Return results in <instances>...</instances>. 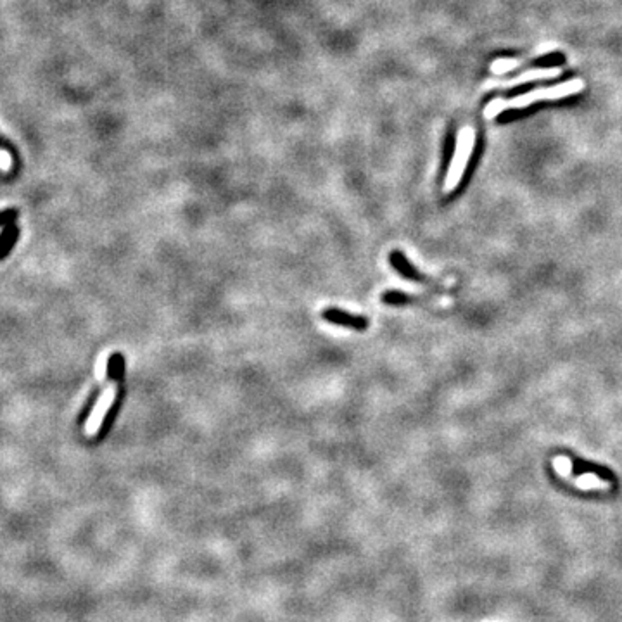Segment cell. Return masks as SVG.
Wrapping results in <instances>:
<instances>
[{"instance_id": "5b68a950", "label": "cell", "mask_w": 622, "mask_h": 622, "mask_svg": "<svg viewBox=\"0 0 622 622\" xmlns=\"http://www.w3.org/2000/svg\"><path fill=\"white\" fill-rule=\"evenodd\" d=\"M389 261H391V265H393V268L398 271V273H401V277L410 278V280H415V282H420V284H427L429 282L427 278L422 277V275L418 273L417 268H413L412 263L406 259V256L403 254L401 251L391 252Z\"/></svg>"}, {"instance_id": "8992f818", "label": "cell", "mask_w": 622, "mask_h": 622, "mask_svg": "<svg viewBox=\"0 0 622 622\" xmlns=\"http://www.w3.org/2000/svg\"><path fill=\"white\" fill-rule=\"evenodd\" d=\"M380 299H382V303L391 304V306H398V304H405L408 303V301H412V297L406 296V294L401 292V290H386Z\"/></svg>"}, {"instance_id": "3957f363", "label": "cell", "mask_w": 622, "mask_h": 622, "mask_svg": "<svg viewBox=\"0 0 622 622\" xmlns=\"http://www.w3.org/2000/svg\"><path fill=\"white\" fill-rule=\"evenodd\" d=\"M562 73L560 67H533V70L526 71L520 77L514 78V80H503V82H495L489 80L486 82V85L482 86L484 90L491 89H512V86H519L522 83H529L534 80H548V78H557Z\"/></svg>"}, {"instance_id": "277c9868", "label": "cell", "mask_w": 622, "mask_h": 622, "mask_svg": "<svg viewBox=\"0 0 622 622\" xmlns=\"http://www.w3.org/2000/svg\"><path fill=\"white\" fill-rule=\"evenodd\" d=\"M322 318L325 320V322L332 323V325L348 327V329H353V330H358V332L367 330L368 325H370V322H368L367 316L353 315V313L337 310V308H327V310H323Z\"/></svg>"}, {"instance_id": "9c48e42d", "label": "cell", "mask_w": 622, "mask_h": 622, "mask_svg": "<svg viewBox=\"0 0 622 622\" xmlns=\"http://www.w3.org/2000/svg\"><path fill=\"white\" fill-rule=\"evenodd\" d=\"M0 147H6V142L2 141V137H0Z\"/></svg>"}, {"instance_id": "52a82bcc", "label": "cell", "mask_w": 622, "mask_h": 622, "mask_svg": "<svg viewBox=\"0 0 622 622\" xmlns=\"http://www.w3.org/2000/svg\"><path fill=\"white\" fill-rule=\"evenodd\" d=\"M520 63H522V61H519V59H496V61L491 64V71L495 74L508 73V71H512V70H515V67H519Z\"/></svg>"}, {"instance_id": "7a4b0ae2", "label": "cell", "mask_w": 622, "mask_h": 622, "mask_svg": "<svg viewBox=\"0 0 622 622\" xmlns=\"http://www.w3.org/2000/svg\"><path fill=\"white\" fill-rule=\"evenodd\" d=\"M474 145H476V130L472 127H463L456 137V145L453 157H451L450 169L446 175V190H453L462 180L467 163L472 156Z\"/></svg>"}, {"instance_id": "ba28073f", "label": "cell", "mask_w": 622, "mask_h": 622, "mask_svg": "<svg viewBox=\"0 0 622 622\" xmlns=\"http://www.w3.org/2000/svg\"><path fill=\"white\" fill-rule=\"evenodd\" d=\"M6 233H7L6 240H4V242L0 244V258H4V256H6V252H7V249L13 246L14 242H16V233H18L16 228L9 227V228L6 230Z\"/></svg>"}, {"instance_id": "6da1fadb", "label": "cell", "mask_w": 622, "mask_h": 622, "mask_svg": "<svg viewBox=\"0 0 622 622\" xmlns=\"http://www.w3.org/2000/svg\"><path fill=\"white\" fill-rule=\"evenodd\" d=\"M584 86H586V83L581 80V78H574V80L564 82L560 83V85L546 86V89H534L527 93H520V96L514 97V99L510 101H505L498 97V99L491 101V103L484 108V118L495 119L496 116H500L501 112L507 111V109H522L534 103H539V101L564 99V97L574 96V93L584 90Z\"/></svg>"}]
</instances>
